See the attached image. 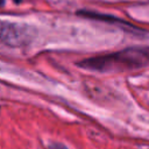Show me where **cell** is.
<instances>
[{
  "label": "cell",
  "mask_w": 149,
  "mask_h": 149,
  "mask_svg": "<svg viewBox=\"0 0 149 149\" xmlns=\"http://www.w3.org/2000/svg\"><path fill=\"white\" fill-rule=\"evenodd\" d=\"M54 149H66V147H64L59 143H56V144H54Z\"/></svg>",
  "instance_id": "cell-2"
},
{
  "label": "cell",
  "mask_w": 149,
  "mask_h": 149,
  "mask_svg": "<svg viewBox=\"0 0 149 149\" xmlns=\"http://www.w3.org/2000/svg\"><path fill=\"white\" fill-rule=\"evenodd\" d=\"M31 37H33L31 29L29 27L2 21L1 40L3 43L13 45V47H19V45L28 43Z\"/></svg>",
  "instance_id": "cell-1"
}]
</instances>
